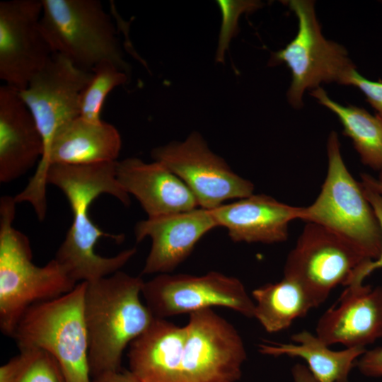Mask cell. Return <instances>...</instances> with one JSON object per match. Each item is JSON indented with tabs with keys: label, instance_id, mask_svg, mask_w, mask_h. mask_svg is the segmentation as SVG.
I'll return each instance as SVG.
<instances>
[{
	"label": "cell",
	"instance_id": "cell-14",
	"mask_svg": "<svg viewBox=\"0 0 382 382\" xmlns=\"http://www.w3.org/2000/svg\"><path fill=\"white\" fill-rule=\"evenodd\" d=\"M216 227L211 209L199 207L139 221L134 227L137 242L146 238L151 241L141 273H170L190 255L204 235Z\"/></svg>",
	"mask_w": 382,
	"mask_h": 382
},
{
	"label": "cell",
	"instance_id": "cell-11",
	"mask_svg": "<svg viewBox=\"0 0 382 382\" xmlns=\"http://www.w3.org/2000/svg\"><path fill=\"white\" fill-rule=\"evenodd\" d=\"M183 349L185 382H237L247 359L236 328L212 308L190 314Z\"/></svg>",
	"mask_w": 382,
	"mask_h": 382
},
{
	"label": "cell",
	"instance_id": "cell-22",
	"mask_svg": "<svg viewBox=\"0 0 382 382\" xmlns=\"http://www.w3.org/2000/svg\"><path fill=\"white\" fill-rule=\"evenodd\" d=\"M311 95L338 117L343 134L352 139L361 162L379 171L382 168V117L363 108L337 103L321 87L311 91Z\"/></svg>",
	"mask_w": 382,
	"mask_h": 382
},
{
	"label": "cell",
	"instance_id": "cell-10",
	"mask_svg": "<svg viewBox=\"0 0 382 382\" xmlns=\"http://www.w3.org/2000/svg\"><path fill=\"white\" fill-rule=\"evenodd\" d=\"M368 261L334 233L306 223L286 257L284 276L299 282L318 307L336 286H347L358 267Z\"/></svg>",
	"mask_w": 382,
	"mask_h": 382
},
{
	"label": "cell",
	"instance_id": "cell-18",
	"mask_svg": "<svg viewBox=\"0 0 382 382\" xmlns=\"http://www.w3.org/2000/svg\"><path fill=\"white\" fill-rule=\"evenodd\" d=\"M117 178L125 191L137 199L148 217L198 207L186 185L161 162L146 163L135 157L117 161Z\"/></svg>",
	"mask_w": 382,
	"mask_h": 382
},
{
	"label": "cell",
	"instance_id": "cell-24",
	"mask_svg": "<svg viewBox=\"0 0 382 382\" xmlns=\"http://www.w3.org/2000/svg\"><path fill=\"white\" fill-rule=\"evenodd\" d=\"M93 76L81 92L80 117L98 122L100 112L108 94L115 87L127 83V73L110 61H102L91 70Z\"/></svg>",
	"mask_w": 382,
	"mask_h": 382
},
{
	"label": "cell",
	"instance_id": "cell-5",
	"mask_svg": "<svg viewBox=\"0 0 382 382\" xmlns=\"http://www.w3.org/2000/svg\"><path fill=\"white\" fill-rule=\"evenodd\" d=\"M86 282L69 292L28 308L12 338L19 349H37L58 362L66 382H93L84 319Z\"/></svg>",
	"mask_w": 382,
	"mask_h": 382
},
{
	"label": "cell",
	"instance_id": "cell-3",
	"mask_svg": "<svg viewBox=\"0 0 382 382\" xmlns=\"http://www.w3.org/2000/svg\"><path fill=\"white\" fill-rule=\"evenodd\" d=\"M16 204L14 197L0 199V329L11 337L28 308L78 284L54 258L43 266L34 264L29 239L13 226Z\"/></svg>",
	"mask_w": 382,
	"mask_h": 382
},
{
	"label": "cell",
	"instance_id": "cell-28",
	"mask_svg": "<svg viewBox=\"0 0 382 382\" xmlns=\"http://www.w3.org/2000/svg\"><path fill=\"white\" fill-rule=\"evenodd\" d=\"M355 366L366 376L382 377V347L366 350Z\"/></svg>",
	"mask_w": 382,
	"mask_h": 382
},
{
	"label": "cell",
	"instance_id": "cell-12",
	"mask_svg": "<svg viewBox=\"0 0 382 382\" xmlns=\"http://www.w3.org/2000/svg\"><path fill=\"white\" fill-rule=\"evenodd\" d=\"M92 76V71L81 69L63 55L53 53L27 87L18 91L42 137L41 159L47 155L56 132L80 116L81 94Z\"/></svg>",
	"mask_w": 382,
	"mask_h": 382
},
{
	"label": "cell",
	"instance_id": "cell-23",
	"mask_svg": "<svg viewBox=\"0 0 382 382\" xmlns=\"http://www.w3.org/2000/svg\"><path fill=\"white\" fill-rule=\"evenodd\" d=\"M19 350L0 367V382H66L58 362L48 352Z\"/></svg>",
	"mask_w": 382,
	"mask_h": 382
},
{
	"label": "cell",
	"instance_id": "cell-21",
	"mask_svg": "<svg viewBox=\"0 0 382 382\" xmlns=\"http://www.w3.org/2000/svg\"><path fill=\"white\" fill-rule=\"evenodd\" d=\"M251 296L255 303L254 318L269 333L289 328L296 319L317 308L299 282L284 276L279 282L255 289Z\"/></svg>",
	"mask_w": 382,
	"mask_h": 382
},
{
	"label": "cell",
	"instance_id": "cell-15",
	"mask_svg": "<svg viewBox=\"0 0 382 382\" xmlns=\"http://www.w3.org/2000/svg\"><path fill=\"white\" fill-rule=\"evenodd\" d=\"M316 335L326 345L362 347L382 337V286H346L319 318Z\"/></svg>",
	"mask_w": 382,
	"mask_h": 382
},
{
	"label": "cell",
	"instance_id": "cell-6",
	"mask_svg": "<svg viewBox=\"0 0 382 382\" xmlns=\"http://www.w3.org/2000/svg\"><path fill=\"white\" fill-rule=\"evenodd\" d=\"M42 32L53 53L86 71L110 61L125 72L129 65L110 16L98 0H42Z\"/></svg>",
	"mask_w": 382,
	"mask_h": 382
},
{
	"label": "cell",
	"instance_id": "cell-8",
	"mask_svg": "<svg viewBox=\"0 0 382 382\" xmlns=\"http://www.w3.org/2000/svg\"><path fill=\"white\" fill-rule=\"evenodd\" d=\"M141 296L156 318L225 307L254 318L255 303L237 277L210 271L202 275L170 273L144 281Z\"/></svg>",
	"mask_w": 382,
	"mask_h": 382
},
{
	"label": "cell",
	"instance_id": "cell-32",
	"mask_svg": "<svg viewBox=\"0 0 382 382\" xmlns=\"http://www.w3.org/2000/svg\"><path fill=\"white\" fill-rule=\"evenodd\" d=\"M376 180L379 185H382V168L379 170L378 177Z\"/></svg>",
	"mask_w": 382,
	"mask_h": 382
},
{
	"label": "cell",
	"instance_id": "cell-25",
	"mask_svg": "<svg viewBox=\"0 0 382 382\" xmlns=\"http://www.w3.org/2000/svg\"><path fill=\"white\" fill-rule=\"evenodd\" d=\"M222 14V23L216 52V61L222 62L231 38L236 35L240 16L261 7L258 1H217Z\"/></svg>",
	"mask_w": 382,
	"mask_h": 382
},
{
	"label": "cell",
	"instance_id": "cell-31",
	"mask_svg": "<svg viewBox=\"0 0 382 382\" xmlns=\"http://www.w3.org/2000/svg\"><path fill=\"white\" fill-rule=\"evenodd\" d=\"M366 176L369 180V182L371 183V185L381 194H382V185H379L376 178L372 177L371 175L366 174Z\"/></svg>",
	"mask_w": 382,
	"mask_h": 382
},
{
	"label": "cell",
	"instance_id": "cell-13",
	"mask_svg": "<svg viewBox=\"0 0 382 382\" xmlns=\"http://www.w3.org/2000/svg\"><path fill=\"white\" fill-rule=\"evenodd\" d=\"M42 10V0L0 2V79L18 91L53 54L40 28Z\"/></svg>",
	"mask_w": 382,
	"mask_h": 382
},
{
	"label": "cell",
	"instance_id": "cell-27",
	"mask_svg": "<svg viewBox=\"0 0 382 382\" xmlns=\"http://www.w3.org/2000/svg\"><path fill=\"white\" fill-rule=\"evenodd\" d=\"M344 85L357 88L365 96L366 102L382 117V81H371L360 74L357 68L347 76Z\"/></svg>",
	"mask_w": 382,
	"mask_h": 382
},
{
	"label": "cell",
	"instance_id": "cell-17",
	"mask_svg": "<svg viewBox=\"0 0 382 382\" xmlns=\"http://www.w3.org/2000/svg\"><path fill=\"white\" fill-rule=\"evenodd\" d=\"M44 153V142L35 120L19 92L0 87V182L25 175Z\"/></svg>",
	"mask_w": 382,
	"mask_h": 382
},
{
	"label": "cell",
	"instance_id": "cell-9",
	"mask_svg": "<svg viewBox=\"0 0 382 382\" xmlns=\"http://www.w3.org/2000/svg\"><path fill=\"white\" fill-rule=\"evenodd\" d=\"M151 156L186 185L199 207L212 209L224 202L244 198L254 192L253 183L233 171L197 132L184 141H171L154 149Z\"/></svg>",
	"mask_w": 382,
	"mask_h": 382
},
{
	"label": "cell",
	"instance_id": "cell-19",
	"mask_svg": "<svg viewBox=\"0 0 382 382\" xmlns=\"http://www.w3.org/2000/svg\"><path fill=\"white\" fill-rule=\"evenodd\" d=\"M185 326L155 318L129 346V371L140 382H185L183 371Z\"/></svg>",
	"mask_w": 382,
	"mask_h": 382
},
{
	"label": "cell",
	"instance_id": "cell-33",
	"mask_svg": "<svg viewBox=\"0 0 382 382\" xmlns=\"http://www.w3.org/2000/svg\"><path fill=\"white\" fill-rule=\"evenodd\" d=\"M382 4V1H380Z\"/></svg>",
	"mask_w": 382,
	"mask_h": 382
},
{
	"label": "cell",
	"instance_id": "cell-2",
	"mask_svg": "<svg viewBox=\"0 0 382 382\" xmlns=\"http://www.w3.org/2000/svg\"><path fill=\"white\" fill-rule=\"evenodd\" d=\"M144 282L121 270L86 282L83 313L92 379L120 371L127 347L156 318L141 300Z\"/></svg>",
	"mask_w": 382,
	"mask_h": 382
},
{
	"label": "cell",
	"instance_id": "cell-29",
	"mask_svg": "<svg viewBox=\"0 0 382 382\" xmlns=\"http://www.w3.org/2000/svg\"><path fill=\"white\" fill-rule=\"evenodd\" d=\"M93 382H140L129 370L106 373L93 378Z\"/></svg>",
	"mask_w": 382,
	"mask_h": 382
},
{
	"label": "cell",
	"instance_id": "cell-26",
	"mask_svg": "<svg viewBox=\"0 0 382 382\" xmlns=\"http://www.w3.org/2000/svg\"><path fill=\"white\" fill-rule=\"evenodd\" d=\"M365 195L371 204L382 231V194L378 192L369 182L365 173L361 175L360 181ZM382 269V246L378 257L368 261L358 267L347 286L363 284L364 279L376 270Z\"/></svg>",
	"mask_w": 382,
	"mask_h": 382
},
{
	"label": "cell",
	"instance_id": "cell-7",
	"mask_svg": "<svg viewBox=\"0 0 382 382\" xmlns=\"http://www.w3.org/2000/svg\"><path fill=\"white\" fill-rule=\"evenodd\" d=\"M286 4L297 18L298 30L286 47L272 54L269 64L284 63L290 69L287 100L293 108L300 109L306 91L322 83L344 85L348 74L357 67L342 45L323 36L313 1L289 0Z\"/></svg>",
	"mask_w": 382,
	"mask_h": 382
},
{
	"label": "cell",
	"instance_id": "cell-16",
	"mask_svg": "<svg viewBox=\"0 0 382 382\" xmlns=\"http://www.w3.org/2000/svg\"><path fill=\"white\" fill-rule=\"evenodd\" d=\"M301 209L253 193L211 211L217 226L225 228L232 241L274 244L287 240L289 224L300 219Z\"/></svg>",
	"mask_w": 382,
	"mask_h": 382
},
{
	"label": "cell",
	"instance_id": "cell-1",
	"mask_svg": "<svg viewBox=\"0 0 382 382\" xmlns=\"http://www.w3.org/2000/svg\"><path fill=\"white\" fill-rule=\"evenodd\" d=\"M117 161L83 166L53 164L48 168L47 185L64 193L73 214L71 227L54 258L76 283L94 282L120 271L137 252L132 248L103 257L95 250L100 238L117 240L118 236L104 233L93 223L89 214L93 201L108 194L125 206L130 204V196L117 180Z\"/></svg>",
	"mask_w": 382,
	"mask_h": 382
},
{
	"label": "cell",
	"instance_id": "cell-30",
	"mask_svg": "<svg viewBox=\"0 0 382 382\" xmlns=\"http://www.w3.org/2000/svg\"><path fill=\"white\" fill-rule=\"evenodd\" d=\"M294 382H318L308 367L301 364H295L291 369Z\"/></svg>",
	"mask_w": 382,
	"mask_h": 382
},
{
	"label": "cell",
	"instance_id": "cell-4",
	"mask_svg": "<svg viewBox=\"0 0 382 382\" xmlns=\"http://www.w3.org/2000/svg\"><path fill=\"white\" fill-rule=\"evenodd\" d=\"M328 169L316 199L302 207L299 220L323 226L345 241L369 260L381 250L382 231L360 182L348 170L336 132L327 141Z\"/></svg>",
	"mask_w": 382,
	"mask_h": 382
},
{
	"label": "cell",
	"instance_id": "cell-20",
	"mask_svg": "<svg viewBox=\"0 0 382 382\" xmlns=\"http://www.w3.org/2000/svg\"><path fill=\"white\" fill-rule=\"evenodd\" d=\"M291 340V343L260 344L258 351L272 357L302 359L318 382H348L349 375L356 361L366 350L362 347L332 350L316 334L308 330L294 333Z\"/></svg>",
	"mask_w": 382,
	"mask_h": 382
}]
</instances>
